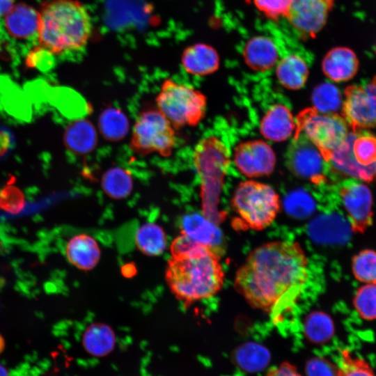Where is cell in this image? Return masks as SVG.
<instances>
[{
  "label": "cell",
  "instance_id": "37",
  "mask_svg": "<svg viewBox=\"0 0 376 376\" xmlns=\"http://www.w3.org/2000/svg\"><path fill=\"white\" fill-rule=\"evenodd\" d=\"M205 245L191 238L182 231L173 241L171 246V253L173 258L186 256L199 251Z\"/></svg>",
  "mask_w": 376,
  "mask_h": 376
},
{
  "label": "cell",
  "instance_id": "24",
  "mask_svg": "<svg viewBox=\"0 0 376 376\" xmlns=\"http://www.w3.org/2000/svg\"><path fill=\"white\" fill-rule=\"evenodd\" d=\"M133 185L131 172L119 166L109 169L101 179L102 190L113 199H122L129 196L133 189Z\"/></svg>",
  "mask_w": 376,
  "mask_h": 376
},
{
  "label": "cell",
  "instance_id": "19",
  "mask_svg": "<svg viewBox=\"0 0 376 376\" xmlns=\"http://www.w3.org/2000/svg\"><path fill=\"white\" fill-rule=\"evenodd\" d=\"M182 65L189 74L205 76L217 70L219 56L215 49L206 44H196L186 48L181 58Z\"/></svg>",
  "mask_w": 376,
  "mask_h": 376
},
{
  "label": "cell",
  "instance_id": "13",
  "mask_svg": "<svg viewBox=\"0 0 376 376\" xmlns=\"http://www.w3.org/2000/svg\"><path fill=\"white\" fill-rule=\"evenodd\" d=\"M234 162L241 173L253 178L270 174L275 166L276 157L268 143L252 140L242 143L236 148Z\"/></svg>",
  "mask_w": 376,
  "mask_h": 376
},
{
  "label": "cell",
  "instance_id": "36",
  "mask_svg": "<svg viewBox=\"0 0 376 376\" xmlns=\"http://www.w3.org/2000/svg\"><path fill=\"white\" fill-rule=\"evenodd\" d=\"M54 55L45 48L38 46L33 48L26 58V65L29 68H35L45 72L54 65Z\"/></svg>",
  "mask_w": 376,
  "mask_h": 376
},
{
  "label": "cell",
  "instance_id": "5",
  "mask_svg": "<svg viewBox=\"0 0 376 376\" xmlns=\"http://www.w3.org/2000/svg\"><path fill=\"white\" fill-rule=\"evenodd\" d=\"M155 101L157 108L175 130L196 126L206 112V97L200 91L173 79L163 81Z\"/></svg>",
  "mask_w": 376,
  "mask_h": 376
},
{
  "label": "cell",
  "instance_id": "9",
  "mask_svg": "<svg viewBox=\"0 0 376 376\" xmlns=\"http://www.w3.org/2000/svg\"><path fill=\"white\" fill-rule=\"evenodd\" d=\"M193 162L205 194L212 189V192H217L229 164L226 147L214 136L205 138L196 145Z\"/></svg>",
  "mask_w": 376,
  "mask_h": 376
},
{
  "label": "cell",
  "instance_id": "16",
  "mask_svg": "<svg viewBox=\"0 0 376 376\" xmlns=\"http://www.w3.org/2000/svg\"><path fill=\"white\" fill-rule=\"evenodd\" d=\"M260 129L266 139L282 141L288 139L296 130V122L290 109L278 104L272 105L264 114Z\"/></svg>",
  "mask_w": 376,
  "mask_h": 376
},
{
  "label": "cell",
  "instance_id": "3",
  "mask_svg": "<svg viewBox=\"0 0 376 376\" xmlns=\"http://www.w3.org/2000/svg\"><path fill=\"white\" fill-rule=\"evenodd\" d=\"M224 277L217 248L207 245L191 255L172 257L165 274L171 291L185 306L217 295Z\"/></svg>",
  "mask_w": 376,
  "mask_h": 376
},
{
  "label": "cell",
  "instance_id": "10",
  "mask_svg": "<svg viewBox=\"0 0 376 376\" xmlns=\"http://www.w3.org/2000/svg\"><path fill=\"white\" fill-rule=\"evenodd\" d=\"M342 116L353 132L376 127V77L345 89Z\"/></svg>",
  "mask_w": 376,
  "mask_h": 376
},
{
  "label": "cell",
  "instance_id": "27",
  "mask_svg": "<svg viewBox=\"0 0 376 376\" xmlns=\"http://www.w3.org/2000/svg\"><path fill=\"white\" fill-rule=\"evenodd\" d=\"M135 242L143 253L149 256H156L164 252L166 238L165 233L159 226L148 223L141 226L136 231Z\"/></svg>",
  "mask_w": 376,
  "mask_h": 376
},
{
  "label": "cell",
  "instance_id": "35",
  "mask_svg": "<svg viewBox=\"0 0 376 376\" xmlns=\"http://www.w3.org/2000/svg\"><path fill=\"white\" fill-rule=\"evenodd\" d=\"M24 205L22 192L14 186H7L0 194V207L6 212L17 214Z\"/></svg>",
  "mask_w": 376,
  "mask_h": 376
},
{
  "label": "cell",
  "instance_id": "21",
  "mask_svg": "<svg viewBox=\"0 0 376 376\" xmlns=\"http://www.w3.org/2000/svg\"><path fill=\"white\" fill-rule=\"evenodd\" d=\"M63 139L65 146L70 151L82 155L95 149L97 143V134L91 121L79 119L68 125Z\"/></svg>",
  "mask_w": 376,
  "mask_h": 376
},
{
  "label": "cell",
  "instance_id": "30",
  "mask_svg": "<svg viewBox=\"0 0 376 376\" xmlns=\"http://www.w3.org/2000/svg\"><path fill=\"white\" fill-rule=\"evenodd\" d=\"M352 272L356 280L364 283H376V251L362 249L352 258Z\"/></svg>",
  "mask_w": 376,
  "mask_h": 376
},
{
  "label": "cell",
  "instance_id": "6",
  "mask_svg": "<svg viewBox=\"0 0 376 376\" xmlns=\"http://www.w3.org/2000/svg\"><path fill=\"white\" fill-rule=\"evenodd\" d=\"M175 145V130L157 108L148 107L139 113L130 141L134 153L144 156L156 152L166 157Z\"/></svg>",
  "mask_w": 376,
  "mask_h": 376
},
{
  "label": "cell",
  "instance_id": "25",
  "mask_svg": "<svg viewBox=\"0 0 376 376\" xmlns=\"http://www.w3.org/2000/svg\"><path fill=\"white\" fill-rule=\"evenodd\" d=\"M98 127L100 134L105 139L110 141H118L127 134L129 120L120 109L109 107L100 113Z\"/></svg>",
  "mask_w": 376,
  "mask_h": 376
},
{
  "label": "cell",
  "instance_id": "29",
  "mask_svg": "<svg viewBox=\"0 0 376 376\" xmlns=\"http://www.w3.org/2000/svg\"><path fill=\"white\" fill-rule=\"evenodd\" d=\"M84 345L91 353L102 355L108 352L114 343V335L107 325L96 323L90 325L84 332Z\"/></svg>",
  "mask_w": 376,
  "mask_h": 376
},
{
  "label": "cell",
  "instance_id": "12",
  "mask_svg": "<svg viewBox=\"0 0 376 376\" xmlns=\"http://www.w3.org/2000/svg\"><path fill=\"white\" fill-rule=\"evenodd\" d=\"M340 196L352 232L363 234L373 224V196L368 186L348 182L340 189Z\"/></svg>",
  "mask_w": 376,
  "mask_h": 376
},
{
  "label": "cell",
  "instance_id": "26",
  "mask_svg": "<svg viewBox=\"0 0 376 376\" xmlns=\"http://www.w3.org/2000/svg\"><path fill=\"white\" fill-rule=\"evenodd\" d=\"M183 232L205 245L217 248L220 234L214 225L198 214L186 215L182 219Z\"/></svg>",
  "mask_w": 376,
  "mask_h": 376
},
{
  "label": "cell",
  "instance_id": "4",
  "mask_svg": "<svg viewBox=\"0 0 376 376\" xmlns=\"http://www.w3.org/2000/svg\"><path fill=\"white\" fill-rule=\"evenodd\" d=\"M231 205L240 224L246 229L257 231L270 226L281 207L279 196L274 189L254 180L244 181L238 185Z\"/></svg>",
  "mask_w": 376,
  "mask_h": 376
},
{
  "label": "cell",
  "instance_id": "22",
  "mask_svg": "<svg viewBox=\"0 0 376 376\" xmlns=\"http://www.w3.org/2000/svg\"><path fill=\"white\" fill-rule=\"evenodd\" d=\"M306 61L297 54H289L277 63L276 75L279 83L285 88L298 90L302 88L308 76Z\"/></svg>",
  "mask_w": 376,
  "mask_h": 376
},
{
  "label": "cell",
  "instance_id": "43",
  "mask_svg": "<svg viewBox=\"0 0 376 376\" xmlns=\"http://www.w3.org/2000/svg\"><path fill=\"white\" fill-rule=\"evenodd\" d=\"M136 272V269L132 263H127L122 268V274L125 277H132Z\"/></svg>",
  "mask_w": 376,
  "mask_h": 376
},
{
  "label": "cell",
  "instance_id": "41",
  "mask_svg": "<svg viewBox=\"0 0 376 376\" xmlns=\"http://www.w3.org/2000/svg\"><path fill=\"white\" fill-rule=\"evenodd\" d=\"M11 146V136L6 130H0V157L6 153Z\"/></svg>",
  "mask_w": 376,
  "mask_h": 376
},
{
  "label": "cell",
  "instance_id": "44",
  "mask_svg": "<svg viewBox=\"0 0 376 376\" xmlns=\"http://www.w3.org/2000/svg\"><path fill=\"white\" fill-rule=\"evenodd\" d=\"M327 3L331 8L334 5V0H320Z\"/></svg>",
  "mask_w": 376,
  "mask_h": 376
},
{
  "label": "cell",
  "instance_id": "2",
  "mask_svg": "<svg viewBox=\"0 0 376 376\" xmlns=\"http://www.w3.org/2000/svg\"><path fill=\"white\" fill-rule=\"evenodd\" d=\"M39 13V46L54 56L83 49L92 32L90 15L77 0H50L44 3Z\"/></svg>",
  "mask_w": 376,
  "mask_h": 376
},
{
  "label": "cell",
  "instance_id": "11",
  "mask_svg": "<svg viewBox=\"0 0 376 376\" xmlns=\"http://www.w3.org/2000/svg\"><path fill=\"white\" fill-rule=\"evenodd\" d=\"M290 170L301 178L315 184L325 179V162L320 150L301 134H295L288 152Z\"/></svg>",
  "mask_w": 376,
  "mask_h": 376
},
{
  "label": "cell",
  "instance_id": "20",
  "mask_svg": "<svg viewBox=\"0 0 376 376\" xmlns=\"http://www.w3.org/2000/svg\"><path fill=\"white\" fill-rule=\"evenodd\" d=\"M65 253L68 261L82 270L95 267L100 258L97 242L86 234L72 237L66 245Z\"/></svg>",
  "mask_w": 376,
  "mask_h": 376
},
{
  "label": "cell",
  "instance_id": "40",
  "mask_svg": "<svg viewBox=\"0 0 376 376\" xmlns=\"http://www.w3.org/2000/svg\"><path fill=\"white\" fill-rule=\"evenodd\" d=\"M266 376H302L297 368L288 362H283L270 369Z\"/></svg>",
  "mask_w": 376,
  "mask_h": 376
},
{
  "label": "cell",
  "instance_id": "28",
  "mask_svg": "<svg viewBox=\"0 0 376 376\" xmlns=\"http://www.w3.org/2000/svg\"><path fill=\"white\" fill-rule=\"evenodd\" d=\"M306 338L314 344L329 341L335 331L331 318L325 312L314 311L307 315L304 324Z\"/></svg>",
  "mask_w": 376,
  "mask_h": 376
},
{
  "label": "cell",
  "instance_id": "31",
  "mask_svg": "<svg viewBox=\"0 0 376 376\" xmlns=\"http://www.w3.org/2000/svg\"><path fill=\"white\" fill-rule=\"evenodd\" d=\"M312 102L313 108L321 113H335L340 107L341 95L334 84L322 83L315 88Z\"/></svg>",
  "mask_w": 376,
  "mask_h": 376
},
{
  "label": "cell",
  "instance_id": "17",
  "mask_svg": "<svg viewBox=\"0 0 376 376\" xmlns=\"http://www.w3.org/2000/svg\"><path fill=\"white\" fill-rule=\"evenodd\" d=\"M242 54L247 66L258 72L272 69L279 60V52L275 43L265 36L251 38L244 45Z\"/></svg>",
  "mask_w": 376,
  "mask_h": 376
},
{
  "label": "cell",
  "instance_id": "45",
  "mask_svg": "<svg viewBox=\"0 0 376 376\" xmlns=\"http://www.w3.org/2000/svg\"><path fill=\"white\" fill-rule=\"evenodd\" d=\"M0 376H6L4 369L1 367H0Z\"/></svg>",
  "mask_w": 376,
  "mask_h": 376
},
{
  "label": "cell",
  "instance_id": "23",
  "mask_svg": "<svg viewBox=\"0 0 376 376\" xmlns=\"http://www.w3.org/2000/svg\"><path fill=\"white\" fill-rule=\"evenodd\" d=\"M233 358L235 364L247 373H257L269 363L270 354L264 346L246 343L235 349Z\"/></svg>",
  "mask_w": 376,
  "mask_h": 376
},
{
  "label": "cell",
  "instance_id": "34",
  "mask_svg": "<svg viewBox=\"0 0 376 376\" xmlns=\"http://www.w3.org/2000/svg\"><path fill=\"white\" fill-rule=\"evenodd\" d=\"M292 0H253L254 6L265 17L272 20L285 17Z\"/></svg>",
  "mask_w": 376,
  "mask_h": 376
},
{
  "label": "cell",
  "instance_id": "15",
  "mask_svg": "<svg viewBox=\"0 0 376 376\" xmlns=\"http://www.w3.org/2000/svg\"><path fill=\"white\" fill-rule=\"evenodd\" d=\"M322 68L324 74L336 82L352 79L357 72L359 61L355 53L345 47H337L324 56Z\"/></svg>",
  "mask_w": 376,
  "mask_h": 376
},
{
  "label": "cell",
  "instance_id": "38",
  "mask_svg": "<svg viewBox=\"0 0 376 376\" xmlns=\"http://www.w3.org/2000/svg\"><path fill=\"white\" fill-rule=\"evenodd\" d=\"M306 376H338V367L324 357H314L306 363Z\"/></svg>",
  "mask_w": 376,
  "mask_h": 376
},
{
  "label": "cell",
  "instance_id": "7",
  "mask_svg": "<svg viewBox=\"0 0 376 376\" xmlns=\"http://www.w3.org/2000/svg\"><path fill=\"white\" fill-rule=\"evenodd\" d=\"M329 162L345 175L366 182L376 181V137L361 131L348 133Z\"/></svg>",
  "mask_w": 376,
  "mask_h": 376
},
{
  "label": "cell",
  "instance_id": "33",
  "mask_svg": "<svg viewBox=\"0 0 376 376\" xmlns=\"http://www.w3.org/2000/svg\"><path fill=\"white\" fill-rule=\"evenodd\" d=\"M340 354L338 376H376L373 368L364 359L354 356L346 349L342 350Z\"/></svg>",
  "mask_w": 376,
  "mask_h": 376
},
{
  "label": "cell",
  "instance_id": "14",
  "mask_svg": "<svg viewBox=\"0 0 376 376\" xmlns=\"http://www.w3.org/2000/svg\"><path fill=\"white\" fill-rule=\"evenodd\" d=\"M330 9L320 0H292L285 17L301 38H315L325 25Z\"/></svg>",
  "mask_w": 376,
  "mask_h": 376
},
{
  "label": "cell",
  "instance_id": "1",
  "mask_svg": "<svg viewBox=\"0 0 376 376\" xmlns=\"http://www.w3.org/2000/svg\"><path fill=\"white\" fill-rule=\"evenodd\" d=\"M308 279V260L300 244L273 241L250 251L236 272L234 287L251 306L273 313L292 302Z\"/></svg>",
  "mask_w": 376,
  "mask_h": 376
},
{
  "label": "cell",
  "instance_id": "42",
  "mask_svg": "<svg viewBox=\"0 0 376 376\" xmlns=\"http://www.w3.org/2000/svg\"><path fill=\"white\" fill-rule=\"evenodd\" d=\"M13 6V0H0V17H4Z\"/></svg>",
  "mask_w": 376,
  "mask_h": 376
},
{
  "label": "cell",
  "instance_id": "8",
  "mask_svg": "<svg viewBox=\"0 0 376 376\" xmlns=\"http://www.w3.org/2000/svg\"><path fill=\"white\" fill-rule=\"evenodd\" d=\"M295 122V134H301L314 144L327 162L348 134V125L342 116L336 113H321L314 108L301 111Z\"/></svg>",
  "mask_w": 376,
  "mask_h": 376
},
{
  "label": "cell",
  "instance_id": "18",
  "mask_svg": "<svg viewBox=\"0 0 376 376\" xmlns=\"http://www.w3.org/2000/svg\"><path fill=\"white\" fill-rule=\"evenodd\" d=\"M39 13L24 3L14 4L4 15L5 27L10 36L16 39H28L37 33Z\"/></svg>",
  "mask_w": 376,
  "mask_h": 376
},
{
  "label": "cell",
  "instance_id": "39",
  "mask_svg": "<svg viewBox=\"0 0 376 376\" xmlns=\"http://www.w3.org/2000/svg\"><path fill=\"white\" fill-rule=\"evenodd\" d=\"M311 198L301 191H295L286 200V207L292 213L307 214L313 209Z\"/></svg>",
  "mask_w": 376,
  "mask_h": 376
},
{
  "label": "cell",
  "instance_id": "32",
  "mask_svg": "<svg viewBox=\"0 0 376 376\" xmlns=\"http://www.w3.org/2000/svg\"><path fill=\"white\" fill-rule=\"evenodd\" d=\"M352 304L361 318L369 321L376 320V283L360 286L353 297Z\"/></svg>",
  "mask_w": 376,
  "mask_h": 376
}]
</instances>
